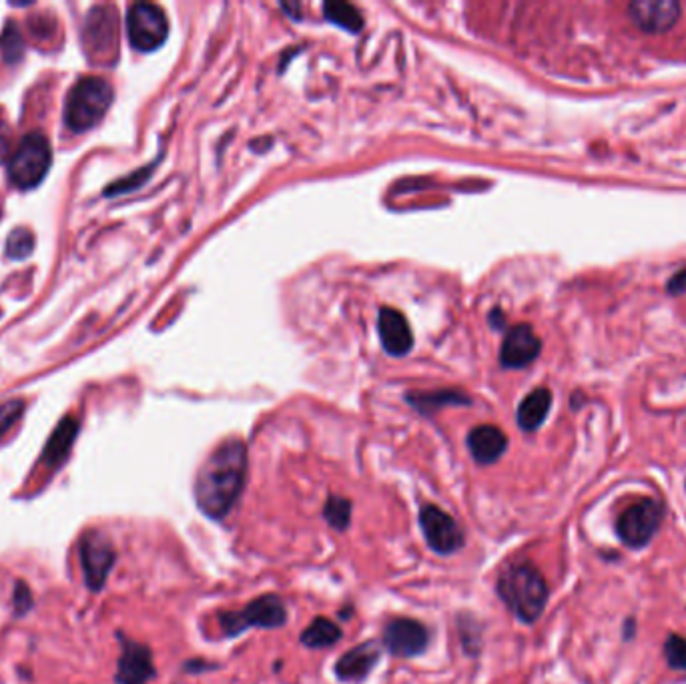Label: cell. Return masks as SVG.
Instances as JSON below:
<instances>
[{"label": "cell", "mask_w": 686, "mask_h": 684, "mask_svg": "<svg viewBox=\"0 0 686 684\" xmlns=\"http://www.w3.org/2000/svg\"><path fill=\"white\" fill-rule=\"evenodd\" d=\"M247 480V446L239 438L221 442L195 478L197 508L209 520H223L243 494Z\"/></svg>", "instance_id": "6da1fadb"}, {"label": "cell", "mask_w": 686, "mask_h": 684, "mask_svg": "<svg viewBox=\"0 0 686 684\" xmlns=\"http://www.w3.org/2000/svg\"><path fill=\"white\" fill-rule=\"evenodd\" d=\"M496 592L508 610L524 624H534L548 602L550 590L544 574L528 560H518L498 576Z\"/></svg>", "instance_id": "7a4b0ae2"}, {"label": "cell", "mask_w": 686, "mask_h": 684, "mask_svg": "<svg viewBox=\"0 0 686 684\" xmlns=\"http://www.w3.org/2000/svg\"><path fill=\"white\" fill-rule=\"evenodd\" d=\"M113 103V87L101 77L81 79L69 93L65 121L73 133H85L99 125Z\"/></svg>", "instance_id": "3957f363"}, {"label": "cell", "mask_w": 686, "mask_h": 684, "mask_svg": "<svg viewBox=\"0 0 686 684\" xmlns=\"http://www.w3.org/2000/svg\"><path fill=\"white\" fill-rule=\"evenodd\" d=\"M287 622L285 602L277 594H263L253 598L241 610L219 614V626L225 636L235 638L249 628H279Z\"/></svg>", "instance_id": "277c9868"}, {"label": "cell", "mask_w": 686, "mask_h": 684, "mask_svg": "<svg viewBox=\"0 0 686 684\" xmlns=\"http://www.w3.org/2000/svg\"><path fill=\"white\" fill-rule=\"evenodd\" d=\"M53 151L45 135L29 133L9 159V177L19 189L37 187L49 173Z\"/></svg>", "instance_id": "5b68a950"}, {"label": "cell", "mask_w": 686, "mask_h": 684, "mask_svg": "<svg viewBox=\"0 0 686 684\" xmlns=\"http://www.w3.org/2000/svg\"><path fill=\"white\" fill-rule=\"evenodd\" d=\"M664 520V506L654 498H642L626 508L616 520L620 542L632 550H640L652 542Z\"/></svg>", "instance_id": "8992f818"}, {"label": "cell", "mask_w": 686, "mask_h": 684, "mask_svg": "<svg viewBox=\"0 0 686 684\" xmlns=\"http://www.w3.org/2000/svg\"><path fill=\"white\" fill-rule=\"evenodd\" d=\"M85 51L95 63H111L119 47V19L113 7H97L89 13L83 35Z\"/></svg>", "instance_id": "52a82bcc"}, {"label": "cell", "mask_w": 686, "mask_h": 684, "mask_svg": "<svg viewBox=\"0 0 686 684\" xmlns=\"http://www.w3.org/2000/svg\"><path fill=\"white\" fill-rule=\"evenodd\" d=\"M127 33L133 49L141 53H151L159 49L169 35V21L157 5L139 3L129 9Z\"/></svg>", "instance_id": "ba28073f"}, {"label": "cell", "mask_w": 686, "mask_h": 684, "mask_svg": "<svg viewBox=\"0 0 686 684\" xmlns=\"http://www.w3.org/2000/svg\"><path fill=\"white\" fill-rule=\"evenodd\" d=\"M420 526L426 544L440 556L456 554L466 544L464 528L436 504H424L420 508Z\"/></svg>", "instance_id": "9c48e42d"}, {"label": "cell", "mask_w": 686, "mask_h": 684, "mask_svg": "<svg viewBox=\"0 0 686 684\" xmlns=\"http://www.w3.org/2000/svg\"><path fill=\"white\" fill-rule=\"evenodd\" d=\"M79 556H81V566H83V574H85V582L89 590L99 592L105 586L117 562V552L113 548V542L103 532L91 530L83 534L79 542Z\"/></svg>", "instance_id": "30bf717a"}, {"label": "cell", "mask_w": 686, "mask_h": 684, "mask_svg": "<svg viewBox=\"0 0 686 684\" xmlns=\"http://www.w3.org/2000/svg\"><path fill=\"white\" fill-rule=\"evenodd\" d=\"M382 642L390 654L414 658L426 652L430 634L428 628L416 618H392L384 626Z\"/></svg>", "instance_id": "8fae6325"}, {"label": "cell", "mask_w": 686, "mask_h": 684, "mask_svg": "<svg viewBox=\"0 0 686 684\" xmlns=\"http://www.w3.org/2000/svg\"><path fill=\"white\" fill-rule=\"evenodd\" d=\"M682 7L676 0H634L628 5V17L636 29L646 35H662L680 19Z\"/></svg>", "instance_id": "7c38bea8"}, {"label": "cell", "mask_w": 686, "mask_h": 684, "mask_svg": "<svg viewBox=\"0 0 686 684\" xmlns=\"http://www.w3.org/2000/svg\"><path fill=\"white\" fill-rule=\"evenodd\" d=\"M121 642L123 652L117 662V684H149V680L157 674L149 646L123 636Z\"/></svg>", "instance_id": "4fadbf2b"}, {"label": "cell", "mask_w": 686, "mask_h": 684, "mask_svg": "<svg viewBox=\"0 0 686 684\" xmlns=\"http://www.w3.org/2000/svg\"><path fill=\"white\" fill-rule=\"evenodd\" d=\"M540 350H542L540 337L534 333L530 325L520 323V325H514L506 333L502 350H500V362L506 368L518 370L532 364L540 356Z\"/></svg>", "instance_id": "5bb4252c"}, {"label": "cell", "mask_w": 686, "mask_h": 684, "mask_svg": "<svg viewBox=\"0 0 686 684\" xmlns=\"http://www.w3.org/2000/svg\"><path fill=\"white\" fill-rule=\"evenodd\" d=\"M382 648L376 640L362 642L341 654L333 666L335 676L343 682H362L380 662Z\"/></svg>", "instance_id": "9a60e30c"}, {"label": "cell", "mask_w": 686, "mask_h": 684, "mask_svg": "<svg viewBox=\"0 0 686 684\" xmlns=\"http://www.w3.org/2000/svg\"><path fill=\"white\" fill-rule=\"evenodd\" d=\"M378 329H380L382 346H384V350L388 354H392V356H406V354H410V350L414 346L412 327H410L408 319L398 309L384 307L380 311Z\"/></svg>", "instance_id": "2e32d148"}, {"label": "cell", "mask_w": 686, "mask_h": 684, "mask_svg": "<svg viewBox=\"0 0 686 684\" xmlns=\"http://www.w3.org/2000/svg\"><path fill=\"white\" fill-rule=\"evenodd\" d=\"M468 448L478 464H494L508 450V436L496 426H478L468 434Z\"/></svg>", "instance_id": "e0dca14e"}, {"label": "cell", "mask_w": 686, "mask_h": 684, "mask_svg": "<svg viewBox=\"0 0 686 684\" xmlns=\"http://www.w3.org/2000/svg\"><path fill=\"white\" fill-rule=\"evenodd\" d=\"M552 408V394L548 388H538L530 392L518 406V426L524 432H536L544 420L548 418V412Z\"/></svg>", "instance_id": "ac0fdd59"}, {"label": "cell", "mask_w": 686, "mask_h": 684, "mask_svg": "<svg viewBox=\"0 0 686 684\" xmlns=\"http://www.w3.org/2000/svg\"><path fill=\"white\" fill-rule=\"evenodd\" d=\"M79 432V424L73 418H67L59 424V428L53 432L45 452H43V464L47 468H57L59 464L65 462V458L69 456L73 442L77 438Z\"/></svg>", "instance_id": "d6986e66"}, {"label": "cell", "mask_w": 686, "mask_h": 684, "mask_svg": "<svg viewBox=\"0 0 686 684\" xmlns=\"http://www.w3.org/2000/svg\"><path fill=\"white\" fill-rule=\"evenodd\" d=\"M341 640V628L325 618V616H317L303 632H301V644L317 650V648H329L335 646Z\"/></svg>", "instance_id": "ffe728a7"}, {"label": "cell", "mask_w": 686, "mask_h": 684, "mask_svg": "<svg viewBox=\"0 0 686 684\" xmlns=\"http://www.w3.org/2000/svg\"><path fill=\"white\" fill-rule=\"evenodd\" d=\"M325 19L331 21L333 25L346 29L350 33H360L364 27V19L358 13V9L354 5L348 3H327L323 7Z\"/></svg>", "instance_id": "44dd1931"}, {"label": "cell", "mask_w": 686, "mask_h": 684, "mask_svg": "<svg viewBox=\"0 0 686 684\" xmlns=\"http://www.w3.org/2000/svg\"><path fill=\"white\" fill-rule=\"evenodd\" d=\"M323 518L333 530H348L352 522V502L343 496H329L323 506Z\"/></svg>", "instance_id": "7402d4cb"}, {"label": "cell", "mask_w": 686, "mask_h": 684, "mask_svg": "<svg viewBox=\"0 0 686 684\" xmlns=\"http://www.w3.org/2000/svg\"><path fill=\"white\" fill-rule=\"evenodd\" d=\"M412 404L420 410V412H432L436 408H442L446 404H470L468 398L460 396L458 392H436L434 396L430 394H422L418 398H410Z\"/></svg>", "instance_id": "603a6c76"}, {"label": "cell", "mask_w": 686, "mask_h": 684, "mask_svg": "<svg viewBox=\"0 0 686 684\" xmlns=\"http://www.w3.org/2000/svg\"><path fill=\"white\" fill-rule=\"evenodd\" d=\"M0 49H3V57L7 63H19L25 53V43L15 25H7L3 37H0Z\"/></svg>", "instance_id": "cb8c5ba5"}, {"label": "cell", "mask_w": 686, "mask_h": 684, "mask_svg": "<svg viewBox=\"0 0 686 684\" xmlns=\"http://www.w3.org/2000/svg\"><path fill=\"white\" fill-rule=\"evenodd\" d=\"M35 247V237L29 229H17L9 235V241H7V255L11 259H25L31 255Z\"/></svg>", "instance_id": "d4e9b609"}, {"label": "cell", "mask_w": 686, "mask_h": 684, "mask_svg": "<svg viewBox=\"0 0 686 684\" xmlns=\"http://www.w3.org/2000/svg\"><path fill=\"white\" fill-rule=\"evenodd\" d=\"M664 658L670 668L686 672V640L678 634H668L664 642Z\"/></svg>", "instance_id": "484cf974"}, {"label": "cell", "mask_w": 686, "mask_h": 684, "mask_svg": "<svg viewBox=\"0 0 686 684\" xmlns=\"http://www.w3.org/2000/svg\"><path fill=\"white\" fill-rule=\"evenodd\" d=\"M25 404L21 400H11L0 406V438H3L23 416Z\"/></svg>", "instance_id": "4316f807"}, {"label": "cell", "mask_w": 686, "mask_h": 684, "mask_svg": "<svg viewBox=\"0 0 686 684\" xmlns=\"http://www.w3.org/2000/svg\"><path fill=\"white\" fill-rule=\"evenodd\" d=\"M13 604H15L17 616H23L33 608V592L25 582H17L15 592H13Z\"/></svg>", "instance_id": "83f0119b"}, {"label": "cell", "mask_w": 686, "mask_h": 684, "mask_svg": "<svg viewBox=\"0 0 686 684\" xmlns=\"http://www.w3.org/2000/svg\"><path fill=\"white\" fill-rule=\"evenodd\" d=\"M666 289L668 293L672 295H682L686 291V269L684 271H678L668 283H666Z\"/></svg>", "instance_id": "f1b7e54d"}, {"label": "cell", "mask_w": 686, "mask_h": 684, "mask_svg": "<svg viewBox=\"0 0 686 684\" xmlns=\"http://www.w3.org/2000/svg\"><path fill=\"white\" fill-rule=\"evenodd\" d=\"M11 159V139L9 133L0 127V163H5Z\"/></svg>", "instance_id": "f546056e"}, {"label": "cell", "mask_w": 686, "mask_h": 684, "mask_svg": "<svg viewBox=\"0 0 686 684\" xmlns=\"http://www.w3.org/2000/svg\"><path fill=\"white\" fill-rule=\"evenodd\" d=\"M634 630H636V622L630 618V620H626V624H624V628H622V636L628 640V638H632L634 636Z\"/></svg>", "instance_id": "4dcf8cb0"}]
</instances>
